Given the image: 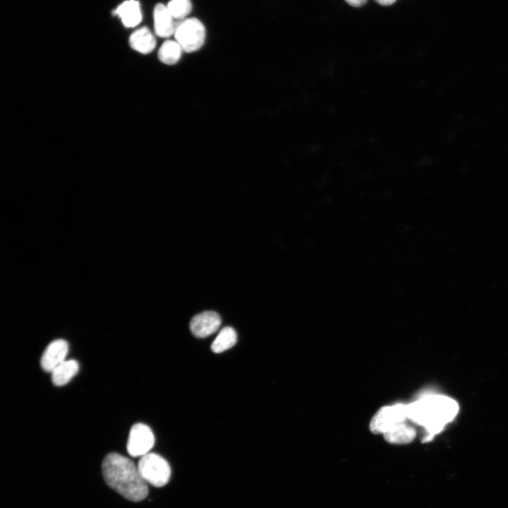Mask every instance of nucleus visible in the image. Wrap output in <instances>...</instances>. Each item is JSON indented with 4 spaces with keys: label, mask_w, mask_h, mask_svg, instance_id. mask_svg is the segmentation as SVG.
<instances>
[{
    "label": "nucleus",
    "mask_w": 508,
    "mask_h": 508,
    "mask_svg": "<svg viewBox=\"0 0 508 508\" xmlns=\"http://www.w3.org/2000/svg\"><path fill=\"white\" fill-rule=\"evenodd\" d=\"M123 24L128 28L138 25L142 20L140 4L136 0H127L121 4L114 11Z\"/></svg>",
    "instance_id": "obj_12"
},
{
    "label": "nucleus",
    "mask_w": 508,
    "mask_h": 508,
    "mask_svg": "<svg viewBox=\"0 0 508 508\" xmlns=\"http://www.w3.org/2000/svg\"><path fill=\"white\" fill-rule=\"evenodd\" d=\"M68 344L64 339H56L48 344L40 360L42 368L51 373L56 367L66 361Z\"/></svg>",
    "instance_id": "obj_8"
},
{
    "label": "nucleus",
    "mask_w": 508,
    "mask_h": 508,
    "mask_svg": "<svg viewBox=\"0 0 508 508\" xmlns=\"http://www.w3.org/2000/svg\"><path fill=\"white\" fill-rule=\"evenodd\" d=\"M221 318L214 311H205L195 315L190 322L192 334L198 338L207 337L218 330Z\"/></svg>",
    "instance_id": "obj_7"
},
{
    "label": "nucleus",
    "mask_w": 508,
    "mask_h": 508,
    "mask_svg": "<svg viewBox=\"0 0 508 508\" xmlns=\"http://www.w3.org/2000/svg\"><path fill=\"white\" fill-rule=\"evenodd\" d=\"M408 420V404L397 403L384 406L372 417L369 429L373 434L383 435L396 424Z\"/></svg>",
    "instance_id": "obj_5"
},
{
    "label": "nucleus",
    "mask_w": 508,
    "mask_h": 508,
    "mask_svg": "<svg viewBox=\"0 0 508 508\" xmlns=\"http://www.w3.org/2000/svg\"><path fill=\"white\" fill-rule=\"evenodd\" d=\"M346 1L349 5L354 6V7H360L363 6L367 0H344Z\"/></svg>",
    "instance_id": "obj_17"
},
{
    "label": "nucleus",
    "mask_w": 508,
    "mask_h": 508,
    "mask_svg": "<svg viewBox=\"0 0 508 508\" xmlns=\"http://www.w3.org/2000/svg\"><path fill=\"white\" fill-rule=\"evenodd\" d=\"M145 481L155 487H163L169 481L171 470L168 461L159 454L149 452L140 457L137 465Z\"/></svg>",
    "instance_id": "obj_3"
},
{
    "label": "nucleus",
    "mask_w": 508,
    "mask_h": 508,
    "mask_svg": "<svg viewBox=\"0 0 508 508\" xmlns=\"http://www.w3.org/2000/svg\"><path fill=\"white\" fill-rule=\"evenodd\" d=\"M458 411V403L442 394H426L408 404L409 420L425 429V441L440 433L454 419Z\"/></svg>",
    "instance_id": "obj_1"
},
{
    "label": "nucleus",
    "mask_w": 508,
    "mask_h": 508,
    "mask_svg": "<svg viewBox=\"0 0 508 508\" xmlns=\"http://www.w3.org/2000/svg\"><path fill=\"white\" fill-rule=\"evenodd\" d=\"M382 435L389 443L404 445L411 442L415 439L416 430L406 421L396 424Z\"/></svg>",
    "instance_id": "obj_11"
},
{
    "label": "nucleus",
    "mask_w": 508,
    "mask_h": 508,
    "mask_svg": "<svg viewBox=\"0 0 508 508\" xmlns=\"http://www.w3.org/2000/svg\"><path fill=\"white\" fill-rule=\"evenodd\" d=\"M154 28L157 35L160 37H169L174 34L176 26L174 18L170 14L167 6L158 4L154 8Z\"/></svg>",
    "instance_id": "obj_9"
},
{
    "label": "nucleus",
    "mask_w": 508,
    "mask_h": 508,
    "mask_svg": "<svg viewBox=\"0 0 508 508\" xmlns=\"http://www.w3.org/2000/svg\"><path fill=\"white\" fill-rule=\"evenodd\" d=\"M377 4L382 6H389L394 3L396 0H375Z\"/></svg>",
    "instance_id": "obj_18"
},
{
    "label": "nucleus",
    "mask_w": 508,
    "mask_h": 508,
    "mask_svg": "<svg viewBox=\"0 0 508 508\" xmlns=\"http://www.w3.org/2000/svg\"><path fill=\"white\" fill-rule=\"evenodd\" d=\"M183 49L174 40H166L162 43L158 51V58L161 62L167 65H174L181 59Z\"/></svg>",
    "instance_id": "obj_15"
},
{
    "label": "nucleus",
    "mask_w": 508,
    "mask_h": 508,
    "mask_svg": "<svg viewBox=\"0 0 508 508\" xmlns=\"http://www.w3.org/2000/svg\"><path fill=\"white\" fill-rule=\"evenodd\" d=\"M130 47L138 53L148 54L156 47V40L147 27H142L134 31L129 37Z\"/></svg>",
    "instance_id": "obj_10"
},
{
    "label": "nucleus",
    "mask_w": 508,
    "mask_h": 508,
    "mask_svg": "<svg viewBox=\"0 0 508 508\" xmlns=\"http://www.w3.org/2000/svg\"><path fill=\"white\" fill-rule=\"evenodd\" d=\"M79 364L75 360H66L56 367L52 372V380L56 386H63L68 383L78 373Z\"/></svg>",
    "instance_id": "obj_13"
},
{
    "label": "nucleus",
    "mask_w": 508,
    "mask_h": 508,
    "mask_svg": "<svg viewBox=\"0 0 508 508\" xmlns=\"http://www.w3.org/2000/svg\"><path fill=\"white\" fill-rule=\"evenodd\" d=\"M102 470L106 483L126 500L139 502L147 496L148 484L130 459L109 453L102 461Z\"/></svg>",
    "instance_id": "obj_2"
},
{
    "label": "nucleus",
    "mask_w": 508,
    "mask_h": 508,
    "mask_svg": "<svg viewBox=\"0 0 508 508\" xmlns=\"http://www.w3.org/2000/svg\"><path fill=\"white\" fill-rule=\"evenodd\" d=\"M237 341V334L231 327H225L220 330L211 344V350L216 353H222L233 347Z\"/></svg>",
    "instance_id": "obj_14"
},
{
    "label": "nucleus",
    "mask_w": 508,
    "mask_h": 508,
    "mask_svg": "<svg viewBox=\"0 0 508 508\" xmlns=\"http://www.w3.org/2000/svg\"><path fill=\"white\" fill-rule=\"evenodd\" d=\"M155 442V435L148 425L141 423H135L129 433L127 452L131 456L141 457L150 452Z\"/></svg>",
    "instance_id": "obj_6"
},
{
    "label": "nucleus",
    "mask_w": 508,
    "mask_h": 508,
    "mask_svg": "<svg viewBox=\"0 0 508 508\" xmlns=\"http://www.w3.org/2000/svg\"><path fill=\"white\" fill-rule=\"evenodd\" d=\"M167 7L174 19H183L191 11L192 4L190 0H171Z\"/></svg>",
    "instance_id": "obj_16"
},
{
    "label": "nucleus",
    "mask_w": 508,
    "mask_h": 508,
    "mask_svg": "<svg viewBox=\"0 0 508 508\" xmlns=\"http://www.w3.org/2000/svg\"><path fill=\"white\" fill-rule=\"evenodd\" d=\"M205 36L204 25L195 18L183 19L176 26L174 32L176 41L186 52L200 49L204 44Z\"/></svg>",
    "instance_id": "obj_4"
}]
</instances>
